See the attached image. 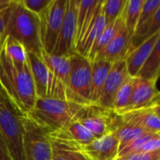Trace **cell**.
I'll return each instance as SVG.
<instances>
[{"label":"cell","instance_id":"obj_1","mask_svg":"<svg viewBox=\"0 0 160 160\" xmlns=\"http://www.w3.org/2000/svg\"><path fill=\"white\" fill-rule=\"evenodd\" d=\"M0 84L20 112L26 115L37 99L28 62L20 64L13 61L2 48H0Z\"/></svg>","mask_w":160,"mask_h":160},{"label":"cell","instance_id":"obj_2","mask_svg":"<svg viewBox=\"0 0 160 160\" xmlns=\"http://www.w3.org/2000/svg\"><path fill=\"white\" fill-rule=\"evenodd\" d=\"M5 37L20 42L26 52L41 55L39 18L22 5V0H11L5 14Z\"/></svg>","mask_w":160,"mask_h":160},{"label":"cell","instance_id":"obj_3","mask_svg":"<svg viewBox=\"0 0 160 160\" xmlns=\"http://www.w3.org/2000/svg\"><path fill=\"white\" fill-rule=\"evenodd\" d=\"M82 106L68 100L37 98L26 116L50 134L72 121Z\"/></svg>","mask_w":160,"mask_h":160},{"label":"cell","instance_id":"obj_4","mask_svg":"<svg viewBox=\"0 0 160 160\" xmlns=\"http://www.w3.org/2000/svg\"><path fill=\"white\" fill-rule=\"evenodd\" d=\"M24 116L0 84V134L12 160H24L22 141Z\"/></svg>","mask_w":160,"mask_h":160},{"label":"cell","instance_id":"obj_5","mask_svg":"<svg viewBox=\"0 0 160 160\" xmlns=\"http://www.w3.org/2000/svg\"><path fill=\"white\" fill-rule=\"evenodd\" d=\"M73 120L82 124L94 139L114 133L122 122L121 116L113 110L105 109L97 104L82 106Z\"/></svg>","mask_w":160,"mask_h":160},{"label":"cell","instance_id":"obj_6","mask_svg":"<svg viewBox=\"0 0 160 160\" xmlns=\"http://www.w3.org/2000/svg\"><path fill=\"white\" fill-rule=\"evenodd\" d=\"M67 100L80 105L91 104V62L78 52L70 55Z\"/></svg>","mask_w":160,"mask_h":160},{"label":"cell","instance_id":"obj_7","mask_svg":"<svg viewBox=\"0 0 160 160\" xmlns=\"http://www.w3.org/2000/svg\"><path fill=\"white\" fill-rule=\"evenodd\" d=\"M24 160H52V142L48 133L26 115L22 121Z\"/></svg>","mask_w":160,"mask_h":160},{"label":"cell","instance_id":"obj_8","mask_svg":"<svg viewBox=\"0 0 160 160\" xmlns=\"http://www.w3.org/2000/svg\"><path fill=\"white\" fill-rule=\"evenodd\" d=\"M41 58L49 71L46 98L67 100V89L70 73V56L48 54L42 51Z\"/></svg>","mask_w":160,"mask_h":160},{"label":"cell","instance_id":"obj_9","mask_svg":"<svg viewBox=\"0 0 160 160\" xmlns=\"http://www.w3.org/2000/svg\"><path fill=\"white\" fill-rule=\"evenodd\" d=\"M68 0H52L39 18V30L42 51L51 54L56 44L63 22Z\"/></svg>","mask_w":160,"mask_h":160},{"label":"cell","instance_id":"obj_10","mask_svg":"<svg viewBox=\"0 0 160 160\" xmlns=\"http://www.w3.org/2000/svg\"><path fill=\"white\" fill-rule=\"evenodd\" d=\"M76 0H68L63 22L56 44L51 54L70 56L75 52L76 36Z\"/></svg>","mask_w":160,"mask_h":160},{"label":"cell","instance_id":"obj_11","mask_svg":"<svg viewBox=\"0 0 160 160\" xmlns=\"http://www.w3.org/2000/svg\"><path fill=\"white\" fill-rule=\"evenodd\" d=\"M50 141L66 149H75L90 143L95 139L78 121L72 120L60 129L48 134Z\"/></svg>","mask_w":160,"mask_h":160},{"label":"cell","instance_id":"obj_12","mask_svg":"<svg viewBox=\"0 0 160 160\" xmlns=\"http://www.w3.org/2000/svg\"><path fill=\"white\" fill-rule=\"evenodd\" d=\"M128 76L129 75L128 73L125 60H120L112 63L111 70L103 85L101 94L95 104L105 109L112 110L115 95L124 81Z\"/></svg>","mask_w":160,"mask_h":160},{"label":"cell","instance_id":"obj_13","mask_svg":"<svg viewBox=\"0 0 160 160\" xmlns=\"http://www.w3.org/2000/svg\"><path fill=\"white\" fill-rule=\"evenodd\" d=\"M118 149L119 141L116 134L110 133L100 139H95L88 144L68 150L78 151L90 160H115Z\"/></svg>","mask_w":160,"mask_h":160},{"label":"cell","instance_id":"obj_14","mask_svg":"<svg viewBox=\"0 0 160 160\" xmlns=\"http://www.w3.org/2000/svg\"><path fill=\"white\" fill-rule=\"evenodd\" d=\"M157 82H158L156 81H145L139 78H134L130 102L124 112L116 113H123L160 104V95Z\"/></svg>","mask_w":160,"mask_h":160},{"label":"cell","instance_id":"obj_15","mask_svg":"<svg viewBox=\"0 0 160 160\" xmlns=\"http://www.w3.org/2000/svg\"><path fill=\"white\" fill-rule=\"evenodd\" d=\"M118 114L124 122L137 126L147 133L160 134V104Z\"/></svg>","mask_w":160,"mask_h":160},{"label":"cell","instance_id":"obj_16","mask_svg":"<svg viewBox=\"0 0 160 160\" xmlns=\"http://www.w3.org/2000/svg\"><path fill=\"white\" fill-rule=\"evenodd\" d=\"M131 38L132 36L128 32L123 23L104 51L95 60H104L112 64L125 60L131 52Z\"/></svg>","mask_w":160,"mask_h":160},{"label":"cell","instance_id":"obj_17","mask_svg":"<svg viewBox=\"0 0 160 160\" xmlns=\"http://www.w3.org/2000/svg\"><path fill=\"white\" fill-rule=\"evenodd\" d=\"M101 4H102V0H99L93 20L91 21L86 31L84 32L83 36L82 37L81 40L79 41L78 45L75 48L76 52L85 57H87L88 52L91 47L93 46L94 42L97 40V38L99 37V35L101 34V32L106 26V22L101 11Z\"/></svg>","mask_w":160,"mask_h":160},{"label":"cell","instance_id":"obj_18","mask_svg":"<svg viewBox=\"0 0 160 160\" xmlns=\"http://www.w3.org/2000/svg\"><path fill=\"white\" fill-rule=\"evenodd\" d=\"M160 40V32H158L147 40L143 41L137 48L132 50L126 57V65L128 73L130 77L136 78L140 68L147 59L156 44Z\"/></svg>","mask_w":160,"mask_h":160},{"label":"cell","instance_id":"obj_19","mask_svg":"<svg viewBox=\"0 0 160 160\" xmlns=\"http://www.w3.org/2000/svg\"><path fill=\"white\" fill-rule=\"evenodd\" d=\"M28 66L34 82L37 98H46L49 82V71L41 55L27 52Z\"/></svg>","mask_w":160,"mask_h":160},{"label":"cell","instance_id":"obj_20","mask_svg":"<svg viewBox=\"0 0 160 160\" xmlns=\"http://www.w3.org/2000/svg\"><path fill=\"white\" fill-rule=\"evenodd\" d=\"M160 150V135L144 133L118 149L117 158H124L137 153H147Z\"/></svg>","mask_w":160,"mask_h":160},{"label":"cell","instance_id":"obj_21","mask_svg":"<svg viewBox=\"0 0 160 160\" xmlns=\"http://www.w3.org/2000/svg\"><path fill=\"white\" fill-rule=\"evenodd\" d=\"M99 0H76V36L75 48L86 31L95 15Z\"/></svg>","mask_w":160,"mask_h":160},{"label":"cell","instance_id":"obj_22","mask_svg":"<svg viewBox=\"0 0 160 160\" xmlns=\"http://www.w3.org/2000/svg\"><path fill=\"white\" fill-rule=\"evenodd\" d=\"M112 65V63L104 60L91 62V104L98 101Z\"/></svg>","mask_w":160,"mask_h":160},{"label":"cell","instance_id":"obj_23","mask_svg":"<svg viewBox=\"0 0 160 160\" xmlns=\"http://www.w3.org/2000/svg\"><path fill=\"white\" fill-rule=\"evenodd\" d=\"M123 23H124L123 18L120 15V17L113 23L106 24L105 28L103 29V31L101 32L99 37L97 38V40L94 42L93 46L91 47V49L88 52L87 58L90 62L94 61L104 51V49L107 47V45L112 40V38L115 36L118 29L121 27V25Z\"/></svg>","mask_w":160,"mask_h":160},{"label":"cell","instance_id":"obj_24","mask_svg":"<svg viewBox=\"0 0 160 160\" xmlns=\"http://www.w3.org/2000/svg\"><path fill=\"white\" fill-rule=\"evenodd\" d=\"M160 74V40L140 68L136 78L145 81H158Z\"/></svg>","mask_w":160,"mask_h":160},{"label":"cell","instance_id":"obj_25","mask_svg":"<svg viewBox=\"0 0 160 160\" xmlns=\"http://www.w3.org/2000/svg\"><path fill=\"white\" fill-rule=\"evenodd\" d=\"M158 32H160V8L149 22L135 29L131 38V51Z\"/></svg>","mask_w":160,"mask_h":160},{"label":"cell","instance_id":"obj_26","mask_svg":"<svg viewBox=\"0 0 160 160\" xmlns=\"http://www.w3.org/2000/svg\"><path fill=\"white\" fill-rule=\"evenodd\" d=\"M142 3L143 0H127L122 10L121 16L123 18L124 25L131 36H133L137 26Z\"/></svg>","mask_w":160,"mask_h":160},{"label":"cell","instance_id":"obj_27","mask_svg":"<svg viewBox=\"0 0 160 160\" xmlns=\"http://www.w3.org/2000/svg\"><path fill=\"white\" fill-rule=\"evenodd\" d=\"M133 83L134 78L128 76L118 89L112 106V110L115 112H122L128 108L133 91Z\"/></svg>","mask_w":160,"mask_h":160},{"label":"cell","instance_id":"obj_28","mask_svg":"<svg viewBox=\"0 0 160 160\" xmlns=\"http://www.w3.org/2000/svg\"><path fill=\"white\" fill-rule=\"evenodd\" d=\"M1 48L13 61L20 64H25L28 62L27 52L24 47L14 38L10 37H5Z\"/></svg>","mask_w":160,"mask_h":160},{"label":"cell","instance_id":"obj_29","mask_svg":"<svg viewBox=\"0 0 160 160\" xmlns=\"http://www.w3.org/2000/svg\"><path fill=\"white\" fill-rule=\"evenodd\" d=\"M114 133L116 134V137L119 141V148H121L132 140L147 132L137 126L126 123L122 120L121 124L119 125Z\"/></svg>","mask_w":160,"mask_h":160},{"label":"cell","instance_id":"obj_30","mask_svg":"<svg viewBox=\"0 0 160 160\" xmlns=\"http://www.w3.org/2000/svg\"><path fill=\"white\" fill-rule=\"evenodd\" d=\"M127 0H102L101 11L106 24L113 23L121 15Z\"/></svg>","mask_w":160,"mask_h":160},{"label":"cell","instance_id":"obj_31","mask_svg":"<svg viewBox=\"0 0 160 160\" xmlns=\"http://www.w3.org/2000/svg\"><path fill=\"white\" fill-rule=\"evenodd\" d=\"M159 8L160 0H143L136 28L149 22Z\"/></svg>","mask_w":160,"mask_h":160},{"label":"cell","instance_id":"obj_32","mask_svg":"<svg viewBox=\"0 0 160 160\" xmlns=\"http://www.w3.org/2000/svg\"><path fill=\"white\" fill-rule=\"evenodd\" d=\"M51 2L52 0H22V3L25 8L38 16L42 13Z\"/></svg>","mask_w":160,"mask_h":160},{"label":"cell","instance_id":"obj_33","mask_svg":"<svg viewBox=\"0 0 160 160\" xmlns=\"http://www.w3.org/2000/svg\"><path fill=\"white\" fill-rule=\"evenodd\" d=\"M123 158L127 160H160V150L147 153H137L132 154Z\"/></svg>","mask_w":160,"mask_h":160},{"label":"cell","instance_id":"obj_34","mask_svg":"<svg viewBox=\"0 0 160 160\" xmlns=\"http://www.w3.org/2000/svg\"><path fill=\"white\" fill-rule=\"evenodd\" d=\"M52 160H69L68 158V157L66 156L64 150L52 142Z\"/></svg>","mask_w":160,"mask_h":160},{"label":"cell","instance_id":"obj_35","mask_svg":"<svg viewBox=\"0 0 160 160\" xmlns=\"http://www.w3.org/2000/svg\"><path fill=\"white\" fill-rule=\"evenodd\" d=\"M55 144V143H54ZM57 145V144H56ZM59 146V145H57ZM60 148H62L66 154V156L68 157V158L69 160H90L88 158H86L84 155H82V153L78 152V151H72V150H68V149H65L61 146H59Z\"/></svg>","mask_w":160,"mask_h":160},{"label":"cell","instance_id":"obj_36","mask_svg":"<svg viewBox=\"0 0 160 160\" xmlns=\"http://www.w3.org/2000/svg\"><path fill=\"white\" fill-rule=\"evenodd\" d=\"M7 9V8H6ZM6 9L3 11H0V48L2 46L3 40H4V34H5V14Z\"/></svg>","mask_w":160,"mask_h":160},{"label":"cell","instance_id":"obj_37","mask_svg":"<svg viewBox=\"0 0 160 160\" xmlns=\"http://www.w3.org/2000/svg\"><path fill=\"white\" fill-rule=\"evenodd\" d=\"M0 160H12L8 151L0 145Z\"/></svg>","mask_w":160,"mask_h":160},{"label":"cell","instance_id":"obj_38","mask_svg":"<svg viewBox=\"0 0 160 160\" xmlns=\"http://www.w3.org/2000/svg\"><path fill=\"white\" fill-rule=\"evenodd\" d=\"M0 145H1L2 147H4V148L7 150L6 145H5V142H4V140H3V138H2V136H1V134H0ZM7 151H8V150H7Z\"/></svg>","mask_w":160,"mask_h":160},{"label":"cell","instance_id":"obj_39","mask_svg":"<svg viewBox=\"0 0 160 160\" xmlns=\"http://www.w3.org/2000/svg\"><path fill=\"white\" fill-rule=\"evenodd\" d=\"M115 160H127V159H125V158H117Z\"/></svg>","mask_w":160,"mask_h":160}]
</instances>
